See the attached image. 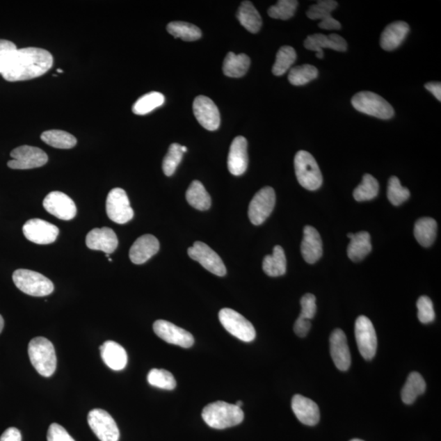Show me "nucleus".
I'll list each match as a JSON object with an SVG mask.
<instances>
[{
	"instance_id": "f257e3e1",
	"label": "nucleus",
	"mask_w": 441,
	"mask_h": 441,
	"mask_svg": "<svg viewBox=\"0 0 441 441\" xmlns=\"http://www.w3.org/2000/svg\"><path fill=\"white\" fill-rule=\"evenodd\" d=\"M53 56L43 49H17L10 56L1 76L9 82L29 81L38 78L53 67Z\"/></svg>"
},
{
	"instance_id": "f03ea898",
	"label": "nucleus",
	"mask_w": 441,
	"mask_h": 441,
	"mask_svg": "<svg viewBox=\"0 0 441 441\" xmlns=\"http://www.w3.org/2000/svg\"><path fill=\"white\" fill-rule=\"evenodd\" d=\"M243 412L236 405L224 401L209 403L202 412L206 424L214 429H226L241 424Z\"/></svg>"
},
{
	"instance_id": "7ed1b4c3",
	"label": "nucleus",
	"mask_w": 441,
	"mask_h": 441,
	"mask_svg": "<svg viewBox=\"0 0 441 441\" xmlns=\"http://www.w3.org/2000/svg\"><path fill=\"white\" fill-rule=\"evenodd\" d=\"M28 355L36 371L49 378L57 369V356L53 344L43 337H35L28 346Z\"/></svg>"
},
{
	"instance_id": "20e7f679",
	"label": "nucleus",
	"mask_w": 441,
	"mask_h": 441,
	"mask_svg": "<svg viewBox=\"0 0 441 441\" xmlns=\"http://www.w3.org/2000/svg\"><path fill=\"white\" fill-rule=\"evenodd\" d=\"M14 284L22 292L33 297H45L54 292L51 281L39 272L19 269L13 272Z\"/></svg>"
},
{
	"instance_id": "39448f33",
	"label": "nucleus",
	"mask_w": 441,
	"mask_h": 441,
	"mask_svg": "<svg viewBox=\"0 0 441 441\" xmlns=\"http://www.w3.org/2000/svg\"><path fill=\"white\" fill-rule=\"evenodd\" d=\"M295 173L299 184L308 191L320 189L323 177L318 163L312 154L300 151L294 158Z\"/></svg>"
},
{
	"instance_id": "423d86ee",
	"label": "nucleus",
	"mask_w": 441,
	"mask_h": 441,
	"mask_svg": "<svg viewBox=\"0 0 441 441\" xmlns=\"http://www.w3.org/2000/svg\"><path fill=\"white\" fill-rule=\"evenodd\" d=\"M351 104L356 111L381 120L392 118L395 111L393 107L376 93L363 91L356 93L351 98Z\"/></svg>"
},
{
	"instance_id": "0eeeda50",
	"label": "nucleus",
	"mask_w": 441,
	"mask_h": 441,
	"mask_svg": "<svg viewBox=\"0 0 441 441\" xmlns=\"http://www.w3.org/2000/svg\"><path fill=\"white\" fill-rule=\"evenodd\" d=\"M219 321L227 332L243 342H250L255 339L256 330L246 318L230 308L219 312Z\"/></svg>"
},
{
	"instance_id": "6e6552de",
	"label": "nucleus",
	"mask_w": 441,
	"mask_h": 441,
	"mask_svg": "<svg viewBox=\"0 0 441 441\" xmlns=\"http://www.w3.org/2000/svg\"><path fill=\"white\" fill-rule=\"evenodd\" d=\"M10 157L13 159L8 162V166L12 170H32L45 166L49 161L43 150L31 145H21L13 150Z\"/></svg>"
},
{
	"instance_id": "1a4fd4ad",
	"label": "nucleus",
	"mask_w": 441,
	"mask_h": 441,
	"mask_svg": "<svg viewBox=\"0 0 441 441\" xmlns=\"http://www.w3.org/2000/svg\"><path fill=\"white\" fill-rule=\"evenodd\" d=\"M275 193L271 186H265L257 191L248 207V218L250 222L259 226L268 218L275 208Z\"/></svg>"
},
{
	"instance_id": "9d476101",
	"label": "nucleus",
	"mask_w": 441,
	"mask_h": 441,
	"mask_svg": "<svg viewBox=\"0 0 441 441\" xmlns=\"http://www.w3.org/2000/svg\"><path fill=\"white\" fill-rule=\"evenodd\" d=\"M355 335L361 355L365 360H372L376 354L378 339L373 323L368 317L361 316L358 318Z\"/></svg>"
},
{
	"instance_id": "9b49d317",
	"label": "nucleus",
	"mask_w": 441,
	"mask_h": 441,
	"mask_svg": "<svg viewBox=\"0 0 441 441\" xmlns=\"http://www.w3.org/2000/svg\"><path fill=\"white\" fill-rule=\"evenodd\" d=\"M106 214L108 218L118 224H125L133 219L134 212L125 190L115 189L109 192L106 199Z\"/></svg>"
},
{
	"instance_id": "f8f14e48",
	"label": "nucleus",
	"mask_w": 441,
	"mask_h": 441,
	"mask_svg": "<svg viewBox=\"0 0 441 441\" xmlns=\"http://www.w3.org/2000/svg\"><path fill=\"white\" fill-rule=\"evenodd\" d=\"M89 426L101 441H118L120 431L115 421L110 414L101 409L89 412L88 415Z\"/></svg>"
},
{
	"instance_id": "ddd939ff",
	"label": "nucleus",
	"mask_w": 441,
	"mask_h": 441,
	"mask_svg": "<svg viewBox=\"0 0 441 441\" xmlns=\"http://www.w3.org/2000/svg\"><path fill=\"white\" fill-rule=\"evenodd\" d=\"M187 252H189L191 259L198 262L211 273L218 276H224L227 274L226 266H225L223 260L220 259L218 253L206 243L196 241L193 246L189 248Z\"/></svg>"
},
{
	"instance_id": "4468645a",
	"label": "nucleus",
	"mask_w": 441,
	"mask_h": 441,
	"mask_svg": "<svg viewBox=\"0 0 441 441\" xmlns=\"http://www.w3.org/2000/svg\"><path fill=\"white\" fill-rule=\"evenodd\" d=\"M28 241L37 245H50L57 240L59 229L45 220L34 218L27 220L22 227Z\"/></svg>"
},
{
	"instance_id": "2eb2a0df",
	"label": "nucleus",
	"mask_w": 441,
	"mask_h": 441,
	"mask_svg": "<svg viewBox=\"0 0 441 441\" xmlns=\"http://www.w3.org/2000/svg\"><path fill=\"white\" fill-rule=\"evenodd\" d=\"M154 332L168 344L189 348L193 346L195 339L191 332L173 325L171 322L159 320L154 323Z\"/></svg>"
},
{
	"instance_id": "dca6fc26",
	"label": "nucleus",
	"mask_w": 441,
	"mask_h": 441,
	"mask_svg": "<svg viewBox=\"0 0 441 441\" xmlns=\"http://www.w3.org/2000/svg\"><path fill=\"white\" fill-rule=\"evenodd\" d=\"M43 206L47 212L61 220H72L77 213V205L72 198L61 191L50 192L45 197Z\"/></svg>"
},
{
	"instance_id": "f3484780",
	"label": "nucleus",
	"mask_w": 441,
	"mask_h": 441,
	"mask_svg": "<svg viewBox=\"0 0 441 441\" xmlns=\"http://www.w3.org/2000/svg\"><path fill=\"white\" fill-rule=\"evenodd\" d=\"M193 111L197 120L209 131L219 128L220 119L218 108L209 97L198 96L193 103Z\"/></svg>"
},
{
	"instance_id": "a211bd4d",
	"label": "nucleus",
	"mask_w": 441,
	"mask_h": 441,
	"mask_svg": "<svg viewBox=\"0 0 441 441\" xmlns=\"http://www.w3.org/2000/svg\"><path fill=\"white\" fill-rule=\"evenodd\" d=\"M337 7V3L334 0H321L309 8L307 16L312 20H321L319 27L323 30H340L341 24L339 21L331 16Z\"/></svg>"
},
{
	"instance_id": "6ab92c4d",
	"label": "nucleus",
	"mask_w": 441,
	"mask_h": 441,
	"mask_svg": "<svg viewBox=\"0 0 441 441\" xmlns=\"http://www.w3.org/2000/svg\"><path fill=\"white\" fill-rule=\"evenodd\" d=\"M86 245L92 250L102 251L111 255L118 247V238L111 228H95L88 233Z\"/></svg>"
},
{
	"instance_id": "aec40b11",
	"label": "nucleus",
	"mask_w": 441,
	"mask_h": 441,
	"mask_svg": "<svg viewBox=\"0 0 441 441\" xmlns=\"http://www.w3.org/2000/svg\"><path fill=\"white\" fill-rule=\"evenodd\" d=\"M304 46L308 50L316 51V57L320 59L323 58V49H330L339 51H346L347 49L346 41L337 34L309 35L304 41Z\"/></svg>"
},
{
	"instance_id": "412c9836",
	"label": "nucleus",
	"mask_w": 441,
	"mask_h": 441,
	"mask_svg": "<svg viewBox=\"0 0 441 441\" xmlns=\"http://www.w3.org/2000/svg\"><path fill=\"white\" fill-rule=\"evenodd\" d=\"M248 143L245 137L238 136L233 140L230 147L227 166L230 173L234 176H241L248 168Z\"/></svg>"
},
{
	"instance_id": "4be33fe9",
	"label": "nucleus",
	"mask_w": 441,
	"mask_h": 441,
	"mask_svg": "<svg viewBox=\"0 0 441 441\" xmlns=\"http://www.w3.org/2000/svg\"><path fill=\"white\" fill-rule=\"evenodd\" d=\"M330 342V354L336 367L341 371H346L350 368L351 358L344 332L339 328L335 330L332 332Z\"/></svg>"
},
{
	"instance_id": "5701e85b",
	"label": "nucleus",
	"mask_w": 441,
	"mask_h": 441,
	"mask_svg": "<svg viewBox=\"0 0 441 441\" xmlns=\"http://www.w3.org/2000/svg\"><path fill=\"white\" fill-rule=\"evenodd\" d=\"M159 250V242L152 234H144L136 241L130 248L129 257L133 264H145Z\"/></svg>"
},
{
	"instance_id": "b1692460",
	"label": "nucleus",
	"mask_w": 441,
	"mask_h": 441,
	"mask_svg": "<svg viewBox=\"0 0 441 441\" xmlns=\"http://www.w3.org/2000/svg\"><path fill=\"white\" fill-rule=\"evenodd\" d=\"M292 410L297 419L305 425L315 426L320 421V409L311 399L295 395L292 399Z\"/></svg>"
},
{
	"instance_id": "393cba45",
	"label": "nucleus",
	"mask_w": 441,
	"mask_h": 441,
	"mask_svg": "<svg viewBox=\"0 0 441 441\" xmlns=\"http://www.w3.org/2000/svg\"><path fill=\"white\" fill-rule=\"evenodd\" d=\"M301 252L304 260L309 264H315L321 259L323 245L320 234L316 228L311 226L305 227Z\"/></svg>"
},
{
	"instance_id": "a878e982",
	"label": "nucleus",
	"mask_w": 441,
	"mask_h": 441,
	"mask_svg": "<svg viewBox=\"0 0 441 441\" xmlns=\"http://www.w3.org/2000/svg\"><path fill=\"white\" fill-rule=\"evenodd\" d=\"M101 356L104 363L115 371L123 370L128 363V355L123 346L114 341H106L100 346Z\"/></svg>"
},
{
	"instance_id": "bb28decb",
	"label": "nucleus",
	"mask_w": 441,
	"mask_h": 441,
	"mask_svg": "<svg viewBox=\"0 0 441 441\" xmlns=\"http://www.w3.org/2000/svg\"><path fill=\"white\" fill-rule=\"evenodd\" d=\"M410 26L405 22H395L385 28L380 39V45L386 51L395 50L406 40Z\"/></svg>"
},
{
	"instance_id": "cd10ccee",
	"label": "nucleus",
	"mask_w": 441,
	"mask_h": 441,
	"mask_svg": "<svg viewBox=\"0 0 441 441\" xmlns=\"http://www.w3.org/2000/svg\"><path fill=\"white\" fill-rule=\"evenodd\" d=\"M347 237L351 240L349 246L347 247V255L351 261L360 262L363 260L371 252V238L368 232L349 233L347 234Z\"/></svg>"
},
{
	"instance_id": "c85d7f7f",
	"label": "nucleus",
	"mask_w": 441,
	"mask_h": 441,
	"mask_svg": "<svg viewBox=\"0 0 441 441\" xmlns=\"http://www.w3.org/2000/svg\"><path fill=\"white\" fill-rule=\"evenodd\" d=\"M250 58L246 54H238L230 51L223 63L225 76L232 78H241L248 72L250 67Z\"/></svg>"
},
{
	"instance_id": "c756f323",
	"label": "nucleus",
	"mask_w": 441,
	"mask_h": 441,
	"mask_svg": "<svg viewBox=\"0 0 441 441\" xmlns=\"http://www.w3.org/2000/svg\"><path fill=\"white\" fill-rule=\"evenodd\" d=\"M237 18L248 31L256 34L261 29L262 20L259 12L250 1H243L238 9Z\"/></svg>"
},
{
	"instance_id": "7c9ffc66",
	"label": "nucleus",
	"mask_w": 441,
	"mask_h": 441,
	"mask_svg": "<svg viewBox=\"0 0 441 441\" xmlns=\"http://www.w3.org/2000/svg\"><path fill=\"white\" fill-rule=\"evenodd\" d=\"M286 266L287 261L283 248L276 246L274 248L273 253L264 257L262 262V268L267 275L271 278H278L286 273Z\"/></svg>"
},
{
	"instance_id": "2f4dec72",
	"label": "nucleus",
	"mask_w": 441,
	"mask_h": 441,
	"mask_svg": "<svg viewBox=\"0 0 441 441\" xmlns=\"http://www.w3.org/2000/svg\"><path fill=\"white\" fill-rule=\"evenodd\" d=\"M438 233V223L433 218H422L417 220L415 226V236L422 246H433Z\"/></svg>"
},
{
	"instance_id": "473e14b6",
	"label": "nucleus",
	"mask_w": 441,
	"mask_h": 441,
	"mask_svg": "<svg viewBox=\"0 0 441 441\" xmlns=\"http://www.w3.org/2000/svg\"><path fill=\"white\" fill-rule=\"evenodd\" d=\"M426 391V382L422 375L417 372H412L401 391V399L406 405H412L417 396Z\"/></svg>"
},
{
	"instance_id": "72a5a7b5",
	"label": "nucleus",
	"mask_w": 441,
	"mask_h": 441,
	"mask_svg": "<svg viewBox=\"0 0 441 441\" xmlns=\"http://www.w3.org/2000/svg\"><path fill=\"white\" fill-rule=\"evenodd\" d=\"M186 198L195 209L205 211L211 206V197L200 181L195 180L186 191Z\"/></svg>"
},
{
	"instance_id": "f704fd0d",
	"label": "nucleus",
	"mask_w": 441,
	"mask_h": 441,
	"mask_svg": "<svg viewBox=\"0 0 441 441\" xmlns=\"http://www.w3.org/2000/svg\"><path fill=\"white\" fill-rule=\"evenodd\" d=\"M44 143L58 149H72L76 147L77 139L65 131L49 130L41 134Z\"/></svg>"
},
{
	"instance_id": "c9c22d12",
	"label": "nucleus",
	"mask_w": 441,
	"mask_h": 441,
	"mask_svg": "<svg viewBox=\"0 0 441 441\" xmlns=\"http://www.w3.org/2000/svg\"><path fill=\"white\" fill-rule=\"evenodd\" d=\"M167 31L175 38L189 42L198 40L202 36V32L198 26L185 22L168 23Z\"/></svg>"
},
{
	"instance_id": "e433bc0d",
	"label": "nucleus",
	"mask_w": 441,
	"mask_h": 441,
	"mask_svg": "<svg viewBox=\"0 0 441 441\" xmlns=\"http://www.w3.org/2000/svg\"><path fill=\"white\" fill-rule=\"evenodd\" d=\"M166 98L161 93L152 92L147 93L134 103L133 112L135 115H144L150 113L157 108L161 106Z\"/></svg>"
},
{
	"instance_id": "4c0bfd02",
	"label": "nucleus",
	"mask_w": 441,
	"mask_h": 441,
	"mask_svg": "<svg viewBox=\"0 0 441 441\" xmlns=\"http://www.w3.org/2000/svg\"><path fill=\"white\" fill-rule=\"evenodd\" d=\"M296 58V51L292 47H281L276 54L275 63L272 67V73L276 77L283 76L292 67Z\"/></svg>"
},
{
	"instance_id": "58836bf2",
	"label": "nucleus",
	"mask_w": 441,
	"mask_h": 441,
	"mask_svg": "<svg viewBox=\"0 0 441 441\" xmlns=\"http://www.w3.org/2000/svg\"><path fill=\"white\" fill-rule=\"evenodd\" d=\"M379 191V184L376 178L370 175H364L362 182L353 192L356 201L362 202L371 200L377 197Z\"/></svg>"
},
{
	"instance_id": "ea45409f",
	"label": "nucleus",
	"mask_w": 441,
	"mask_h": 441,
	"mask_svg": "<svg viewBox=\"0 0 441 441\" xmlns=\"http://www.w3.org/2000/svg\"><path fill=\"white\" fill-rule=\"evenodd\" d=\"M318 70L312 65L305 64L290 70L289 81L295 86H302L318 77Z\"/></svg>"
},
{
	"instance_id": "a19ab883",
	"label": "nucleus",
	"mask_w": 441,
	"mask_h": 441,
	"mask_svg": "<svg viewBox=\"0 0 441 441\" xmlns=\"http://www.w3.org/2000/svg\"><path fill=\"white\" fill-rule=\"evenodd\" d=\"M147 381L152 386L163 390L172 391L177 386L175 377L166 369H152L147 375Z\"/></svg>"
},
{
	"instance_id": "79ce46f5",
	"label": "nucleus",
	"mask_w": 441,
	"mask_h": 441,
	"mask_svg": "<svg viewBox=\"0 0 441 441\" xmlns=\"http://www.w3.org/2000/svg\"><path fill=\"white\" fill-rule=\"evenodd\" d=\"M298 6L296 0H280L268 9L267 13L274 19L289 20L294 15Z\"/></svg>"
},
{
	"instance_id": "37998d69",
	"label": "nucleus",
	"mask_w": 441,
	"mask_h": 441,
	"mask_svg": "<svg viewBox=\"0 0 441 441\" xmlns=\"http://www.w3.org/2000/svg\"><path fill=\"white\" fill-rule=\"evenodd\" d=\"M410 192L401 184L399 178L393 176L389 179L387 197L393 205L399 206L410 198Z\"/></svg>"
},
{
	"instance_id": "c03bdc74",
	"label": "nucleus",
	"mask_w": 441,
	"mask_h": 441,
	"mask_svg": "<svg viewBox=\"0 0 441 441\" xmlns=\"http://www.w3.org/2000/svg\"><path fill=\"white\" fill-rule=\"evenodd\" d=\"M182 145L178 143H173L168 152L163 159V171L164 175L170 177L175 173L177 168L179 166L183 157Z\"/></svg>"
},
{
	"instance_id": "a18cd8bd",
	"label": "nucleus",
	"mask_w": 441,
	"mask_h": 441,
	"mask_svg": "<svg viewBox=\"0 0 441 441\" xmlns=\"http://www.w3.org/2000/svg\"><path fill=\"white\" fill-rule=\"evenodd\" d=\"M417 317L422 323H429L435 320V311L433 303L431 300L426 296H422L417 300Z\"/></svg>"
},
{
	"instance_id": "49530a36",
	"label": "nucleus",
	"mask_w": 441,
	"mask_h": 441,
	"mask_svg": "<svg viewBox=\"0 0 441 441\" xmlns=\"http://www.w3.org/2000/svg\"><path fill=\"white\" fill-rule=\"evenodd\" d=\"M316 298L312 294H305L301 299L302 311L300 316L311 321L316 313Z\"/></svg>"
},
{
	"instance_id": "de8ad7c7",
	"label": "nucleus",
	"mask_w": 441,
	"mask_h": 441,
	"mask_svg": "<svg viewBox=\"0 0 441 441\" xmlns=\"http://www.w3.org/2000/svg\"><path fill=\"white\" fill-rule=\"evenodd\" d=\"M47 440L48 441H76L63 426L58 424H53L49 426Z\"/></svg>"
},
{
	"instance_id": "09e8293b",
	"label": "nucleus",
	"mask_w": 441,
	"mask_h": 441,
	"mask_svg": "<svg viewBox=\"0 0 441 441\" xmlns=\"http://www.w3.org/2000/svg\"><path fill=\"white\" fill-rule=\"evenodd\" d=\"M17 49V46L13 42L0 40V74L6 67L8 60Z\"/></svg>"
},
{
	"instance_id": "8fccbe9b",
	"label": "nucleus",
	"mask_w": 441,
	"mask_h": 441,
	"mask_svg": "<svg viewBox=\"0 0 441 441\" xmlns=\"http://www.w3.org/2000/svg\"><path fill=\"white\" fill-rule=\"evenodd\" d=\"M311 327V321L299 316L297 321L294 323V330L298 337H304L308 335Z\"/></svg>"
},
{
	"instance_id": "3c124183",
	"label": "nucleus",
	"mask_w": 441,
	"mask_h": 441,
	"mask_svg": "<svg viewBox=\"0 0 441 441\" xmlns=\"http://www.w3.org/2000/svg\"><path fill=\"white\" fill-rule=\"evenodd\" d=\"M0 441H22L20 431L16 428H9L2 434Z\"/></svg>"
},
{
	"instance_id": "603ef678",
	"label": "nucleus",
	"mask_w": 441,
	"mask_h": 441,
	"mask_svg": "<svg viewBox=\"0 0 441 441\" xmlns=\"http://www.w3.org/2000/svg\"><path fill=\"white\" fill-rule=\"evenodd\" d=\"M425 88L435 97L436 99L441 101V83L430 82L425 84Z\"/></svg>"
},
{
	"instance_id": "864d4df0",
	"label": "nucleus",
	"mask_w": 441,
	"mask_h": 441,
	"mask_svg": "<svg viewBox=\"0 0 441 441\" xmlns=\"http://www.w3.org/2000/svg\"><path fill=\"white\" fill-rule=\"evenodd\" d=\"M4 326V321L1 315H0V332H2Z\"/></svg>"
},
{
	"instance_id": "5fc2aeb1",
	"label": "nucleus",
	"mask_w": 441,
	"mask_h": 441,
	"mask_svg": "<svg viewBox=\"0 0 441 441\" xmlns=\"http://www.w3.org/2000/svg\"><path fill=\"white\" fill-rule=\"evenodd\" d=\"M234 405H236L239 408H241V407L243 406V402L241 401H239L236 402V403H234Z\"/></svg>"
},
{
	"instance_id": "6e6d98bb",
	"label": "nucleus",
	"mask_w": 441,
	"mask_h": 441,
	"mask_svg": "<svg viewBox=\"0 0 441 441\" xmlns=\"http://www.w3.org/2000/svg\"><path fill=\"white\" fill-rule=\"evenodd\" d=\"M182 152L183 153H186L187 152V148L184 147V145H182Z\"/></svg>"
},
{
	"instance_id": "4d7b16f0",
	"label": "nucleus",
	"mask_w": 441,
	"mask_h": 441,
	"mask_svg": "<svg viewBox=\"0 0 441 441\" xmlns=\"http://www.w3.org/2000/svg\"><path fill=\"white\" fill-rule=\"evenodd\" d=\"M57 72H59V73H63V70H60V69H58L57 70Z\"/></svg>"
},
{
	"instance_id": "13d9d810",
	"label": "nucleus",
	"mask_w": 441,
	"mask_h": 441,
	"mask_svg": "<svg viewBox=\"0 0 441 441\" xmlns=\"http://www.w3.org/2000/svg\"><path fill=\"white\" fill-rule=\"evenodd\" d=\"M351 441H364V440H361L359 439H354V440H351Z\"/></svg>"
},
{
	"instance_id": "bf43d9fd",
	"label": "nucleus",
	"mask_w": 441,
	"mask_h": 441,
	"mask_svg": "<svg viewBox=\"0 0 441 441\" xmlns=\"http://www.w3.org/2000/svg\"><path fill=\"white\" fill-rule=\"evenodd\" d=\"M109 256L110 255H108V253H106V257H108V259H109Z\"/></svg>"
},
{
	"instance_id": "052dcab7",
	"label": "nucleus",
	"mask_w": 441,
	"mask_h": 441,
	"mask_svg": "<svg viewBox=\"0 0 441 441\" xmlns=\"http://www.w3.org/2000/svg\"><path fill=\"white\" fill-rule=\"evenodd\" d=\"M108 260H109V262H112V259H110V257H109V259H108Z\"/></svg>"
}]
</instances>
